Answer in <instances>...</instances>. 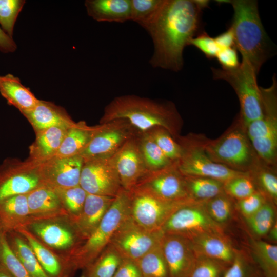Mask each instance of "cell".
<instances>
[{
  "instance_id": "cell-1",
  "label": "cell",
  "mask_w": 277,
  "mask_h": 277,
  "mask_svg": "<svg viewBox=\"0 0 277 277\" xmlns=\"http://www.w3.org/2000/svg\"><path fill=\"white\" fill-rule=\"evenodd\" d=\"M208 4L205 0H163L154 16L141 26L152 40V67L174 72L182 69L184 50L202 32V11Z\"/></svg>"
},
{
  "instance_id": "cell-2",
  "label": "cell",
  "mask_w": 277,
  "mask_h": 277,
  "mask_svg": "<svg viewBox=\"0 0 277 277\" xmlns=\"http://www.w3.org/2000/svg\"><path fill=\"white\" fill-rule=\"evenodd\" d=\"M178 118L171 103L136 95H125L114 97L106 105L100 124L124 120L140 134L161 127L172 134Z\"/></svg>"
},
{
  "instance_id": "cell-3",
  "label": "cell",
  "mask_w": 277,
  "mask_h": 277,
  "mask_svg": "<svg viewBox=\"0 0 277 277\" xmlns=\"http://www.w3.org/2000/svg\"><path fill=\"white\" fill-rule=\"evenodd\" d=\"M230 4L233 9L232 28L234 47L242 60L248 62L259 74L269 56L268 39L262 25L258 6L254 0L217 1Z\"/></svg>"
},
{
  "instance_id": "cell-4",
  "label": "cell",
  "mask_w": 277,
  "mask_h": 277,
  "mask_svg": "<svg viewBox=\"0 0 277 277\" xmlns=\"http://www.w3.org/2000/svg\"><path fill=\"white\" fill-rule=\"evenodd\" d=\"M130 192L122 188L95 230L70 258L68 263L75 270L86 268L109 245L114 233L130 215Z\"/></svg>"
},
{
  "instance_id": "cell-5",
  "label": "cell",
  "mask_w": 277,
  "mask_h": 277,
  "mask_svg": "<svg viewBox=\"0 0 277 277\" xmlns=\"http://www.w3.org/2000/svg\"><path fill=\"white\" fill-rule=\"evenodd\" d=\"M211 70L214 80L227 81L235 91L240 103L241 117L246 126L263 116L262 96L257 83L258 73L249 62L242 60L233 69L211 68Z\"/></svg>"
},
{
  "instance_id": "cell-6",
  "label": "cell",
  "mask_w": 277,
  "mask_h": 277,
  "mask_svg": "<svg viewBox=\"0 0 277 277\" xmlns=\"http://www.w3.org/2000/svg\"><path fill=\"white\" fill-rule=\"evenodd\" d=\"M129 192L131 217L141 227L152 231L161 230L165 223L175 211L195 201L191 199L167 201L138 187H135Z\"/></svg>"
},
{
  "instance_id": "cell-7",
  "label": "cell",
  "mask_w": 277,
  "mask_h": 277,
  "mask_svg": "<svg viewBox=\"0 0 277 277\" xmlns=\"http://www.w3.org/2000/svg\"><path fill=\"white\" fill-rule=\"evenodd\" d=\"M268 88H261L263 104V116L248 124L247 134L258 154L266 161L275 157L277 147V122L275 90L276 80Z\"/></svg>"
},
{
  "instance_id": "cell-8",
  "label": "cell",
  "mask_w": 277,
  "mask_h": 277,
  "mask_svg": "<svg viewBox=\"0 0 277 277\" xmlns=\"http://www.w3.org/2000/svg\"><path fill=\"white\" fill-rule=\"evenodd\" d=\"M203 203L193 201L175 211L162 227L163 233L182 236L189 240L204 234H224L222 226L210 217Z\"/></svg>"
},
{
  "instance_id": "cell-9",
  "label": "cell",
  "mask_w": 277,
  "mask_h": 277,
  "mask_svg": "<svg viewBox=\"0 0 277 277\" xmlns=\"http://www.w3.org/2000/svg\"><path fill=\"white\" fill-rule=\"evenodd\" d=\"M162 230L152 231L140 226L130 216L118 228L109 244L122 259L137 262L160 244Z\"/></svg>"
},
{
  "instance_id": "cell-10",
  "label": "cell",
  "mask_w": 277,
  "mask_h": 277,
  "mask_svg": "<svg viewBox=\"0 0 277 277\" xmlns=\"http://www.w3.org/2000/svg\"><path fill=\"white\" fill-rule=\"evenodd\" d=\"M83 160L80 186L89 194L115 197L123 188L113 156Z\"/></svg>"
},
{
  "instance_id": "cell-11",
  "label": "cell",
  "mask_w": 277,
  "mask_h": 277,
  "mask_svg": "<svg viewBox=\"0 0 277 277\" xmlns=\"http://www.w3.org/2000/svg\"><path fill=\"white\" fill-rule=\"evenodd\" d=\"M99 125L79 155L83 159L112 156L128 140L139 134L124 120H116Z\"/></svg>"
},
{
  "instance_id": "cell-12",
  "label": "cell",
  "mask_w": 277,
  "mask_h": 277,
  "mask_svg": "<svg viewBox=\"0 0 277 277\" xmlns=\"http://www.w3.org/2000/svg\"><path fill=\"white\" fill-rule=\"evenodd\" d=\"M177 167L183 176L210 178L223 183L247 174L213 161L201 147L184 150L182 157L177 161Z\"/></svg>"
},
{
  "instance_id": "cell-13",
  "label": "cell",
  "mask_w": 277,
  "mask_h": 277,
  "mask_svg": "<svg viewBox=\"0 0 277 277\" xmlns=\"http://www.w3.org/2000/svg\"><path fill=\"white\" fill-rule=\"evenodd\" d=\"M135 187L146 189L167 201L176 202L191 199L184 176L177 168V161L163 169L148 172Z\"/></svg>"
},
{
  "instance_id": "cell-14",
  "label": "cell",
  "mask_w": 277,
  "mask_h": 277,
  "mask_svg": "<svg viewBox=\"0 0 277 277\" xmlns=\"http://www.w3.org/2000/svg\"><path fill=\"white\" fill-rule=\"evenodd\" d=\"M84 160L80 155L53 157L41 162L36 171L42 184L54 189L80 185Z\"/></svg>"
},
{
  "instance_id": "cell-15",
  "label": "cell",
  "mask_w": 277,
  "mask_h": 277,
  "mask_svg": "<svg viewBox=\"0 0 277 277\" xmlns=\"http://www.w3.org/2000/svg\"><path fill=\"white\" fill-rule=\"evenodd\" d=\"M139 134L128 140L113 155L122 187L126 191L133 189L149 172L140 150Z\"/></svg>"
},
{
  "instance_id": "cell-16",
  "label": "cell",
  "mask_w": 277,
  "mask_h": 277,
  "mask_svg": "<svg viewBox=\"0 0 277 277\" xmlns=\"http://www.w3.org/2000/svg\"><path fill=\"white\" fill-rule=\"evenodd\" d=\"M161 245L169 277H188L197 256L191 241L177 235L164 234Z\"/></svg>"
},
{
  "instance_id": "cell-17",
  "label": "cell",
  "mask_w": 277,
  "mask_h": 277,
  "mask_svg": "<svg viewBox=\"0 0 277 277\" xmlns=\"http://www.w3.org/2000/svg\"><path fill=\"white\" fill-rule=\"evenodd\" d=\"M207 155L217 163L242 167L250 160V150L245 135L239 130L231 131L217 142L208 145Z\"/></svg>"
},
{
  "instance_id": "cell-18",
  "label": "cell",
  "mask_w": 277,
  "mask_h": 277,
  "mask_svg": "<svg viewBox=\"0 0 277 277\" xmlns=\"http://www.w3.org/2000/svg\"><path fill=\"white\" fill-rule=\"evenodd\" d=\"M114 197L87 193L81 212L73 218L74 226L80 238L86 240L95 230Z\"/></svg>"
},
{
  "instance_id": "cell-19",
  "label": "cell",
  "mask_w": 277,
  "mask_h": 277,
  "mask_svg": "<svg viewBox=\"0 0 277 277\" xmlns=\"http://www.w3.org/2000/svg\"><path fill=\"white\" fill-rule=\"evenodd\" d=\"M22 114L36 133L52 127L70 128L75 124L66 112L52 103L39 100L31 110Z\"/></svg>"
},
{
  "instance_id": "cell-20",
  "label": "cell",
  "mask_w": 277,
  "mask_h": 277,
  "mask_svg": "<svg viewBox=\"0 0 277 277\" xmlns=\"http://www.w3.org/2000/svg\"><path fill=\"white\" fill-rule=\"evenodd\" d=\"M12 166L0 170V202L20 194H26L42 184L37 171L22 173Z\"/></svg>"
},
{
  "instance_id": "cell-21",
  "label": "cell",
  "mask_w": 277,
  "mask_h": 277,
  "mask_svg": "<svg viewBox=\"0 0 277 277\" xmlns=\"http://www.w3.org/2000/svg\"><path fill=\"white\" fill-rule=\"evenodd\" d=\"M197 254H201L228 266L233 262L236 250L224 234L208 233L190 240Z\"/></svg>"
},
{
  "instance_id": "cell-22",
  "label": "cell",
  "mask_w": 277,
  "mask_h": 277,
  "mask_svg": "<svg viewBox=\"0 0 277 277\" xmlns=\"http://www.w3.org/2000/svg\"><path fill=\"white\" fill-rule=\"evenodd\" d=\"M85 6L88 15L97 22L130 20V0H86Z\"/></svg>"
},
{
  "instance_id": "cell-23",
  "label": "cell",
  "mask_w": 277,
  "mask_h": 277,
  "mask_svg": "<svg viewBox=\"0 0 277 277\" xmlns=\"http://www.w3.org/2000/svg\"><path fill=\"white\" fill-rule=\"evenodd\" d=\"M0 93L22 113L32 109L39 101L19 78L10 73L0 76Z\"/></svg>"
},
{
  "instance_id": "cell-24",
  "label": "cell",
  "mask_w": 277,
  "mask_h": 277,
  "mask_svg": "<svg viewBox=\"0 0 277 277\" xmlns=\"http://www.w3.org/2000/svg\"><path fill=\"white\" fill-rule=\"evenodd\" d=\"M99 126H89L84 121L75 123L68 129L58 151L53 157L79 155L87 146Z\"/></svg>"
},
{
  "instance_id": "cell-25",
  "label": "cell",
  "mask_w": 277,
  "mask_h": 277,
  "mask_svg": "<svg viewBox=\"0 0 277 277\" xmlns=\"http://www.w3.org/2000/svg\"><path fill=\"white\" fill-rule=\"evenodd\" d=\"M68 128L52 127L37 133L36 140L30 147L32 158L40 163L53 157L58 151Z\"/></svg>"
},
{
  "instance_id": "cell-26",
  "label": "cell",
  "mask_w": 277,
  "mask_h": 277,
  "mask_svg": "<svg viewBox=\"0 0 277 277\" xmlns=\"http://www.w3.org/2000/svg\"><path fill=\"white\" fill-rule=\"evenodd\" d=\"M32 230L49 246L56 249H66L74 242L70 230L54 223L39 222L31 225Z\"/></svg>"
},
{
  "instance_id": "cell-27",
  "label": "cell",
  "mask_w": 277,
  "mask_h": 277,
  "mask_svg": "<svg viewBox=\"0 0 277 277\" xmlns=\"http://www.w3.org/2000/svg\"><path fill=\"white\" fill-rule=\"evenodd\" d=\"M27 196L30 214H44L56 212L62 206L56 191L44 184L30 191Z\"/></svg>"
},
{
  "instance_id": "cell-28",
  "label": "cell",
  "mask_w": 277,
  "mask_h": 277,
  "mask_svg": "<svg viewBox=\"0 0 277 277\" xmlns=\"http://www.w3.org/2000/svg\"><path fill=\"white\" fill-rule=\"evenodd\" d=\"M27 240L36 258L49 277H63L64 267L59 260L39 242L27 230L22 226L15 229Z\"/></svg>"
},
{
  "instance_id": "cell-29",
  "label": "cell",
  "mask_w": 277,
  "mask_h": 277,
  "mask_svg": "<svg viewBox=\"0 0 277 277\" xmlns=\"http://www.w3.org/2000/svg\"><path fill=\"white\" fill-rule=\"evenodd\" d=\"M189 197L195 201L205 202L224 192V183L210 178L185 176Z\"/></svg>"
},
{
  "instance_id": "cell-30",
  "label": "cell",
  "mask_w": 277,
  "mask_h": 277,
  "mask_svg": "<svg viewBox=\"0 0 277 277\" xmlns=\"http://www.w3.org/2000/svg\"><path fill=\"white\" fill-rule=\"evenodd\" d=\"M252 254L265 277H277V246L261 240L252 241Z\"/></svg>"
},
{
  "instance_id": "cell-31",
  "label": "cell",
  "mask_w": 277,
  "mask_h": 277,
  "mask_svg": "<svg viewBox=\"0 0 277 277\" xmlns=\"http://www.w3.org/2000/svg\"><path fill=\"white\" fill-rule=\"evenodd\" d=\"M138 143L148 171L163 169L174 162L164 154L148 132L139 134Z\"/></svg>"
},
{
  "instance_id": "cell-32",
  "label": "cell",
  "mask_w": 277,
  "mask_h": 277,
  "mask_svg": "<svg viewBox=\"0 0 277 277\" xmlns=\"http://www.w3.org/2000/svg\"><path fill=\"white\" fill-rule=\"evenodd\" d=\"M122 258L110 245L87 268L85 277H113Z\"/></svg>"
},
{
  "instance_id": "cell-33",
  "label": "cell",
  "mask_w": 277,
  "mask_h": 277,
  "mask_svg": "<svg viewBox=\"0 0 277 277\" xmlns=\"http://www.w3.org/2000/svg\"><path fill=\"white\" fill-rule=\"evenodd\" d=\"M12 238L9 244L30 277H49L29 245L18 236Z\"/></svg>"
},
{
  "instance_id": "cell-34",
  "label": "cell",
  "mask_w": 277,
  "mask_h": 277,
  "mask_svg": "<svg viewBox=\"0 0 277 277\" xmlns=\"http://www.w3.org/2000/svg\"><path fill=\"white\" fill-rule=\"evenodd\" d=\"M136 263L142 277H169L161 243L143 256Z\"/></svg>"
},
{
  "instance_id": "cell-35",
  "label": "cell",
  "mask_w": 277,
  "mask_h": 277,
  "mask_svg": "<svg viewBox=\"0 0 277 277\" xmlns=\"http://www.w3.org/2000/svg\"><path fill=\"white\" fill-rule=\"evenodd\" d=\"M274 206L270 202L266 201L255 213L245 219L252 233L262 237L267 235L276 222Z\"/></svg>"
},
{
  "instance_id": "cell-36",
  "label": "cell",
  "mask_w": 277,
  "mask_h": 277,
  "mask_svg": "<svg viewBox=\"0 0 277 277\" xmlns=\"http://www.w3.org/2000/svg\"><path fill=\"white\" fill-rule=\"evenodd\" d=\"M203 206L210 217L221 226L231 217L232 201L225 192L204 202Z\"/></svg>"
},
{
  "instance_id": "cell-37",
  "label": "cell",
  "mask_w": 277,
  "mask_h": 277,
  "mask_svg": "<svg viewBox=\"0 0 277 277\" xmlns=\"http://www.w3.org/2000/svg\"><path fill=\"white\" fill-rule=\"evenodd\" d=\"M164 154L171 161H179L182 156L184 149L171 137L166 129L157 127L147 132Z\"/></svg>"
},
{
  "instance_id": "cell-38",
  "label": "cell",
  "mask_w": 277,
  "mask_h": 277,
  "mask_svg": "<svg viewBox=\"0 0 277 277\" xmlns=\"http://www.w3.org/2000/svg\"><path fill=\"white\" fill-rule=\"evenodd\" d=\"M229 266L201 254H197L188 277H222Z\"/></svg>"
},
{
  "instance_id": "cell-39",
  "label": "cell",
  "mask_w": 277,
  "mask_h": 277,
  "mask_svg": "<svg viewBox=\"0 0 277 277\" xmlns=\"http://www.w3.org/2000/svg\"><path fill=\"white\" fill-rule=\"evenodd\" d=\"M0 264L14 277H30L9 245L5 233L0 235Z\"/></svg>"
},
{
  "instance_id": "cell-40",
  "label": "cell",
  "mask_w": 277,
  "mask_h": 277,
  "mask_svg": "<svg viewBox=\"0 0 277 277\" xmlns=\"http://www.w3.org/2000/svg\"><path fill=\"white\" fill-rule=\"evenodd\" d=\"M25 3L24 0H0V26L11 37L17 18Z\"/></svg>"
},
{
  "instance_id": "cell-41",
  "label": "cell",
  "mask_w": 277,
  "mask_h": 277,
  "mask_svg": "<svg viewBox=\"0 0 277 277\" xmlns=\"http://www.w3.org/2000/svg\"><path fill=\"white\" fill-rule=\"evenodd\" d=\"M54 190L57 193L62 205L72 214L73 218L77 216L83 209L87 193L80 185Z\"/></svg>"
},
{
  "instance_id": "cell-42",
  "label": "cell",
  "mask_w": 277,
  "mask_h": 277,
  "mask_svg": "<svg viewBox=\"0 0 277 277\" xmlns=\"http://www.w3.org/2000/svg\"><path fill=\"white\" fill-rule=\"evenodd\" d=\"M163 2V0H130V20L142 26L154 16Z\"/></svg>"
},
{
  "instance_id": "cell-43",
  "label": "cell",
  "mask_w": 277,
  "mask_h": 277,
  "mask_svg": "<svg viewBox=\"0 0 277 277\" xmlns=\"http://www.w3.org/2000/svg\"><path fill=\"white\" fill-rule=\"evenodd\" d=\"M224 190L229 196L238 200L244 199L256 191L254 184L248 174L235 177L224 183Z\"/></svg>"
},
{
  "instance_id": "cell-44",
  "label": "cell",
  "mask_w": 277,
  "mask_h": 277,
  "mask_svg": "<svg viewBox=\"0 0 277 277\" xmlns=\"http://www.w3.org/2000/svg\"><path fill=\"white\" fill-rule=\"evenodd\" d=\"M189 45L197 48L209 59L215 58L220 50L214 38L204 31H202L192 38L189 42Z\"/></svg>"
},
{
  "instance_id": "cell-45",
  "label": "cell",
  "mask_w": 277,
  "mask_h": 277,
  "mask_svg": "<svg viewBox=\"0 0 277 277\" xmlns=\"http://www.w3.org/2000/svg\"><path fill=\"white\" fill-rule=\"evenodd\" d=\"M264 195L256 191L250 195L238 200L237 206L242 214L247 218L255 213L266 202Z\"/></svg>"
},
{
  "instance_id": "cell-46",
  "label": "cell",
  "mask_w": 277,
  "mask_h": 277,
  "mask_svg": "<svg viewBox=\"0 0 277 277\" xmlns=\"http://www.w3.org/2000/svg\"><path fill=\"white\" fill-rule=\"evenodd\" d=\"M257 182L262 190L272 201L277 200V178L270 172L261 171L257 175Z\"/></svg>"
},
{
  "instance_id": "cell-47",
  "label": "cell",
  "mask_w": 277,
  "mask_h": 277,
  "mask_svg": "<svg viewBox=\"0 0 277 277\" xmlns=\"http://www.w3.org/2000/svg\"><path fill=\"white\" fill-rule=\"evenodd\" d=\"M222 277H249L248 265L243 254L236 251L233 262Z\"/></svg>"
},
{
  "instance_id": "cell-48",
  "label": "cell",
  "mask_w": 277,
  "mask_h": 277,
  "mask_svg": "<svg viewBox=\"0 0 277 277\" xmlns=\"http://www.w3.org/2000/svg\"><path fill=\"white\" fill-rule=\"evenodd\" d=\"M215 58L224 69H233L240 65L236 49L234 47L220 49Z\"/></svg>"
},
{
  "instance_id": "cell-49",
  "label": "cell",
  "mask_w": 277,
  "mask_h": 277,
  "mask_svg": "<svg viewBox=\"0 0 277 277\" xmlns=\"http://www.w3.org/2000/svg\"><path fill=\"white\" fill-rule=\"evenodd\" d=\"M113 277H142V275L136 262L122 259Z\"/></svg>"
},
{
  "instance_id": "cell-50",
  "label": "cell",
  "mask_w": 277,
  "mask_h": 277,
  "mask_svg": "<svg viewBox=\"0 0 277 277\" xmlns=\"http://www.w3.org/2000/svg\"><path fill=\"white\" fill-rule=\"evenodd\" d=\"M214 38L220 49L234 47V33L231 27Z\"/></svg>"
},
{
  "instance_id": "cell-51",
  "label": "cell",
  "mask_w": 277,
  "mask_h": 277,
  "mask_svg": "<svg viewBox=\"0 0 277 277\" xmlns=\"http://www.w3.org/2000/svg\"><path fill=\"white\" fill-rule=\"evenodd\" d=\"M17 46L12 37L7 35L0 26V51L5 53L14 52Z\"/></svg>"
},
{
  "instance_id": "cell-52",
  "label": "cell",
  "mask_w": 277,
  "mask_h": 277,
  "mask_svg": "<svg viewBox=\"0 0 277 277\" xmlns=\"http://www.w3.org/2000/svg\"><path fill=\"white\" fill-rule=\"evenodd\" d=\"M268 239L274 242H276L277 241V224L276 222L274 223L267 235Z\"/></svg>"
},
{
  "instance_id": "cell-53",
  "label": "cell",
  "mask_w": 277,
  "mask_h": 277,
  "mask_svg": "<svg viewBox=\"0 0 277 277\" xmlns=\"http://www.w3.org/2000/svg\"><path fill=\"white\" fill-rule=\"evenodd\" d=\"M0 277H14L0 264Z\"/></svg>"
},
{
  "instance_id": "cell-54",
  "label": "cell",
  "mask_w": 277,
  "mask_h": 277,
  "mask_svg": "<svg viewBox=\"0 0 277 277\" xmlns=\"http://www.w3.org/2000/svg\"><path fill=\"white\" fill-rule=\"evenodd\" d=\"M3 233H5V232L2 230V229L1 228L0 226V235H1Z\"/></svg>"
}]
</instances>
